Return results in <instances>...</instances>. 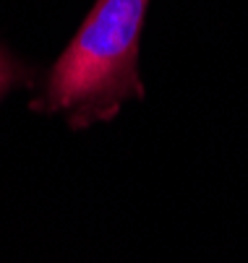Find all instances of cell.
I'll list each match as a JSON object with an SVG mask.
<instances>
[{
  "label": "cell",
  "mask_w": 248,
  "mask_h": 263,
  "mask_svg": "<svg viewBox=\"0 0 248 263\" xmlns=\"http://www.w3.org/2000/svg\"><path fill=\"white\" fill-rule=\"evenodd\" d=\"M147 3L149 0H97L50 73V109L70 112L74 123L81 125L115 112L126 97L141 94L136 55Z\"/></svg>",
  "instance_id": "1"
},
{
  "label": "cell",
  "mask_w": 248,
  "mask_h": 263,
  "mask_svg": "<svg viewBox=\"0 0 248 263\" xmlns=\"http://www.w3.org/2000/svg\"><path fill=\"white\" fill-rule=\"evenodd\" d=\"M13 81V63L6 58V52L0 50V94H3Z\"/></svg>",
  "instance_id": "2"
}]
</instances>
